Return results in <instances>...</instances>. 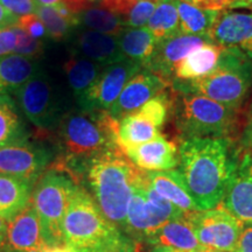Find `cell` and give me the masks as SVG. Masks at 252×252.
<instances>
[{
  "instance_id": "obj_20",
  "label": "cell",
  "mask_w": 252,
  "mask_h": 252,
  "mask_svg": "<svg viewBox=\"0 0 252 252\" xmlns=\"http://www.w3.org/2000/svg\"><path fill=\"white\" fill-rule=\"evenodd\" d=\"M71 53L89 59L103 67L125 59L119 48L118 37L98 32L78 28L71 36Z\"/></svg>"
},
{
  "instance_id": "obj_48",
  "label": "cell",
  "mask_w": 252,
  "mask_h": 252,
  "mask_svg": "<svg viewBox=\"0 0 252 252\" xmlns=\"http://www.w3.org/2000/svg\"><path fill=\"white\" fill-rule=\"evenodd\" d=\"M193 252H223V251H220V250H216V249L202 247V245H200V247H198L196 250H194Z\"/></svg>"
},
{
  "instance_id": "obj_8",
  "label": "cell",
  "mask_w": 252,
  "mask_h": 252,
  "mask_svg": "<svg viewBox=\"0 0 252 252\" xmlns=\"http://www.w3.org/2000/svg\"><path fill=\"white\" fill-rule=\"evenodd\" d=\"M185 215L184 212L151 187L146 172L143 171L132 193L124 230L132 237L147 241L167 222Z\"/></svg>"
},
{
  "instance_id": "obj_7",
  "label": "cell",
  "mask_w": 252,
  "mask_h": 252,
  "mask_svg": "<svg viewBox=\"0 0 252 252\" xmlns=\"http://www.w3.org/2000/svg\"><path fill=\"white\" fill-rule=\"evenodd\" d=\"M77 186L67 172L53 167L36 181L32 206L39 217L41 235L47 247L64 244L63 220Z\"/></svg>"
},
{
  "instance_id": "obj_10",
  "label": "cell",
  "mask_w": 252,
  "mask_h": 252,
  "mask_svg": "<svg viewBox=\"0 0 252 252\" xmlns=\"http://www.w3.org/2000/svg\"><path fill=\"white\" fill-rule=\"evenodd\" d=\"M14 93L19 108L42 134L59 125L64 116L54 84L45 72L39 71Z\"/></svg>"
},
{
  "instance_id": "obj_26",
  "label": "cell",
  "mask_w": 252,
  "mask_h": 252,
  "mask_svg": "<svg viewBox=\"0 0 252 252\" xmlns=\"http://www.w3.org/2000/svg\"><path fill=\"white\" fill-rule=\"evenodd\" d=\"M118 43L125 59L139 63L141 67L146 68L158 41L147 27L125 28L118 36Z\"/></svg>"
},
{
  "instance_id": "obj_23",
  "label": "cell",
  "mask_w": 252,
  "mask_h": 252,
  "mask_svg": "<svg viewBox=\"0 0 252 252\" xmlns=\"http://www.w3.org/2000/svg\"><path fill=\"white\" fill-rule=\"evenodd\" d=\"M34 184L23 179L0 174V216L7 222L31 203Z\"/></svg>"
},
{
  "instance_id": "obj_34",
  "label": "cell",
  "mask_w": 252,
  "mask_h": 252,
  "mask_svg": "<svg viewBox=\"0 0 252 252\" xmlns=\"http://www.w3.org/2000/svg\"><path fill=\"white\" fill-rule=\"evenodd\" d=\"M43 47H45V41L33 39L17 26V45L14 48L15 54L36 60L43 54Z\"/></svg>"
},
{
  "instance_id": "obj_44",
  "label": "cell",
  "mask_w": 252,
  "mask_h": 252,
  "mask_svg": "<svg viewBox=\"0 0 252 252\" xmlns=\"http://www.w3.org/2000/svg\"><path fill=\"white\" fill-rule=\"evenodd\" d=\"M7 226H8L7 220L0 216V245H1L2 242L5 241L6 232H7Z\"/></svg>"
},
{
  "instance_id": "obj_31",
  "label": "cell",
  "mask_w": 252,
  "mask_h": 252,
  "mask_svg": "<svg viewBox=\"0 0 252 252\" xmlns=\"http://www.w3.org/2000/svg\"><path fill=\"white\" fill-rule=\"evenodd\" d=\"M80 28L118 37L125 31L124 19L99 6H91L78 14Z\"/></svg>"
},
{
  "instance_id": "obj_1",
  "label": "cell",
  "mask_w": 252,
  "mask_h": 252,
  "mask_svg": "<svg viewBox=\"0 0 252 252\" xmlns=\"http://www.w3.org/2000/svg\"><path fill=\"white\" fill-rule=\"evenodd\" d=\"M232 139L195 138L179 147V172L200 210L219 207L237 166Z\"/></svg>"
},
{
  "instance_id": "obj_18",
  "label": "cell",
  "mask_w": 252,
  "mask_h": 252,
  "mask_svg": "<svg viewBox=\"0 0 252 252\" xmlns=\"http://www.w3.org/2000/svg\"><path fill=\"white\" fill-rule=\"evenodd\" d=\"M209 37L223 48H238L252 54V12H220Z\"/></svg>"
},
{
  "instance_id": "obj_39",
  "label": "cell",
  "mask_w": 252,
  "mask_h": 252,
  "mask_svg": "<svg viewBox=\"0 0 252 252\" xmlns=\"http://www.w3.org/2000/svg\"><path fill=\"white\" fill-rule=\"evenodd\" d=\"M184 1L195 6V7L220 12L232 6V0H184Z\"/></svg>"
},
{
  "instance_id": "obj_3",
  "label": "cell",
  "mask_w": 252,
  "mask_h": 252,
  "mask_svg": "<svg viewBox=\"0 0 252 252\" xmlns=\"http://www.w3.org/2000/svg\"><path fill=\"white\" fill-rule=\"evenodd\" d=\"M141 174L143 171L117 147L87 160L81 181L86 180L91 196L108 220L124 229L132 193Z\"/></svg>"
},
{
  "instance_id": "obj_14",
  "label": "cell",
  "mask_w": 252,
  "mask_h": 252,
  "mask_svg": "<svg viewBox=\"0 0 252 252\" xmlns=\"http://www.w3.org/2000/svg\"><path fill=\"white\" fill-rule=\"evenodd\" d=\"M222 206L245 225H252V153H239Z\"/></svg>"
},
{
  "instance_id": "obj_50",
  "label": "cell",
  "mask_w": 252,
  "mask_h": 252,
  "mask_svg": "<svg viewBox=\"0 0 252 252\" xmlns=\"http://www.w3.org/2000/svg\"><path fill=\"white\" fill-rule=\"evenodd\" d=\"M250 113H252V105H251V110H250Z\"/></svg>"
},
{
  "instance_id": "obj_27",
  "label": "cell",
  "mask_w": 252,
  "mask_h": 252,
  "mask_svg": "<svg viewBox=\"0 0 252 252\" xmlns=\"http://www.w3.org/2000/svg\"><path fill=\"white\" fill-rule=\"evenodd\" d=\"M37 72L36 60L18 54L0 56V94L14 93Z\"/></svg>"
},
{
  "instance_id": "obj_37",
  "label": "cell",
  "mask_w": 252,
  "mask_h": 252,
  "mask_svg": "<svg viewBox=\"0 0 252 252\" xmlns=\"http://www.w3.org/2000/svg\"><path fill=\"white\" fill-rule=\"evenodd\" d=\"M137 1L138 0H100L98 4L99 7L118 15L125 21V18L127 17Z\"/></svg>"
},
{
  "instance_id": "obj_17",
  "label": "cell",
  "mask_w": 252,
  "mask_h": 252,
  "mask_svg": "<svg viewBox=\"0 0 252 252\" xmlns=\"http://www.w3.org/2000/svg\"><path fill=\"white\" fill-rule=\"evenodd\" d=\"M47 245L41 235L40 220L32 203L9 220L0 252H42Z\"/></svg>"
},
{
  "instance_id": "obj_45",
  "label": "cell",
  "mask_w": 252,
  "mask_h": 252,
  "mask_svg": "<svg viewBox=\"0 0 252 252\" xmlns=\"http://www.w3.org/2000/svg\"><path fill=\"white\" fill-rule=\"evenodd\" d=\"M231 7H250L252 8V0H232Z\"/></svg>"
},
{
  "instance_id": "obj_19",
  "label": "cell",
  "mask_w": 252,
  "mask_h": 252,
  "mask_svg": "<svg viewBox=\"0 0 252 252\" xmlns=\"http://www.w3.org/2000/svg\"><path fill=\"white\" fill-rule=\"evenodd\" d=\"M122 151L141 171H171L179 165L178 145L174 141L166 139L163 135L149 143L127 147Z\"/></svg>"
},
{
  "instance_id": "obj_25",
  "label": "cell",
  "mask_w": 252,
  "mask_h": 252,
  "mask_svg": "<svg viewBox=\"0 0 252 252\" xmlns=\"http://www.w3.org/2000/svg\"><path fill=\"white\" fill-rule=\"evenodd\" d=\"M147 243L154 247L174 248L179 250L193 252L200 247L193 229L186 215L181 219L169 220L147 238Z\"/></svg>"
},
{
  "instance_id": "obj_15",
  "label": "cell",
  "mask_w": 252,
  "mask_h": 252,
  "mask_svg": "<svg viewBox=\"0 0 252 252\" xmlns=\"http://www.w3.org/2000/svg\"><path fill=\"white\" fill-rule=\"evenodd\" d=\"M171 84L154 72L141 69L128 81L115 104L109 109V115L116 121H121L128 113L135 111L157 94L168 89Z\"/></svg>"
},
{
  "instance_id": "obj_49",
  "label": "cell",
  "mask_w": 252,
  "mask_h": 252,
  "mask_svg": "<svg viewBox=\"0 0 252 252\" xmlns=\"http://www.w3.org/2000/svg\"><path fill=\"white\" fill-rule=\"evenodd\" d=\"M86 1L88 2V4H89V5H91V6H94V2H99L100 1V0H86Z\"/></svg>"
},
{
  "instance_id": "obj_5",
  "label": "cell",
  "mask_w": 252,
  "mask_h": 252,
  "mask_svg": "<svg viewBox=\"0 0 252 252\" xmlns=\"http://www.w3.org/2000/svg\"><path fill=\"white\" fill-rule=\"evenodd\" d=\"M252 88V54L238 48H224L212 74L194 82H173L172 90L195 94L241 109Z\"/></svg>"
},
{
  "instance_id": "obj_29",
  "label": "cell",
  "mask_w": 252,
  "mask_h": 252,
  "mask_svg": "<svg viewBox=\"0 0 252 252\" xmlns=\"http://www.w3.org/2000/svg\"><path fill=\"white\" fill-rule=\"evenodd\" d=\"M176 7L180 19L181 33L210 40V32L219 18L220 11L195 7L184 0H176Z\"/></svg>"
},
{
  "instance_id": "obj_2",
  "label": "cell",
  "mask_w": 252,
  "mask_h": 252,
  "mask_svg": "<svg viewBox=\"0 0 252 252\" xmlns=\"http://www.w3.org/2000/svg\"><path fill=\"white\" fill-rule=\"evenodd\" d=\"M119 122L108 111H70L58 125V145L61 156L53 168L67 172L77 184L87 160L117 149Z\"/></svg>"
},
{
  "instance_id": "obj_22",
  "label": "cell",
  "mask_w": 252,
  "mask_h": 252,
  "mask_svg": "<svg viewBox=\"0 0 252 252\" xmlns=\"http://www.w3.org/2000/svg\"><path fill=\"white\" fill-rule=\"evenodd\" d=\"M146 176L151 187L160 196L179 208L181 212L189 214L200 210L179 171L171 169V171L162 172H146Z\"/></svg>"
},
{
  "instance_id": "obj_33",
  "label": "cell",
  "mask_w": 252,
  "mask_h": 252,
  "mask_svg": "<svg viewBox=\"0 0 252 252\" xmlns=\"http://www.w3.org/2000/svg\"><path fill=\"white\" fill-rule=\"evenodd\" d=\"M160 0H138L125 18L126 28H141L149 24Z\"/></svg>"
},
{
  "instance_id": "obj_21",
  "label": "cell",
  "mask_w": 252,
  "mask_h": 252,
  "mask_svg": "<svg viewBox=\"0 0 252 252\" xmlns=\"http://www.w3.org/2000/svg\"><path fill=\"white\" fill-rule=\"evenodd\" d=\"M223 49V47L212 42L194 48L176 64L172 83L194 82L212 74L219 64Z\"/></svg>"
},
{
  "instance_id": "obj_24",
  "label": "cell",
  "mask_w": 252,
  "mask_h": 252,
  "mask_svg": "<svg viewBox=\"0 0 252 252\" xmlns=\"http://www.w3.org/2000/svg\"><path fill=\"white\" fill-rule=\"evenodd\" d=\"M35 14L45 25L47 36L58 42L70 40L72 34L80 28L78 14L74 13L63 4L56 6L39 5Z\"/></svg>"
},
{
  "instance_id": "obj_6",
  "label": "cell",
  "mask_w": 252,
  "mask_h": 252,
  "mask_svg": "<svg viewBox=\"0 0 252 252\" xmlns=\"http://www.w3.org/2000/svg\"><path fill=\"white\" fill-rule=\"evenodd\" d=\"M173 94L171 115L182 141L195 138L232 139L241 130V109L229 108L201 94Z\"/></svg>"
},
{
  "instance_id": "obj_28",
  "label": "cell",
  "mask_w": 252,
  "mask_h": 252,
  "mask_svg": "<svg viewBox=\"0 0 252 252\" xmlns=\"http://www.w3.org/2000/svg\"><path fill=\"white\" fill-rule=\"evenodd\" d=\"M63 69H64L69 86L77 100L96 82L104 67L89 59L71 53L67 61L64 62Z\"/></svg>"
},
{
  "instance_id": "obj_16",
  "label": "cell",
  "mask_w": 252,
  "mask_h": 252,
  "mask_svg": "<svg viewBox=\"0 0 252 252\" xmlns=\"http://www.w3.org/2000/svg\"><path fill=\"white\" fill-rule=\"evenodd\" d=\"M208 42H212V41L206 37L188 35L184 33H178L167 37L157 43L152 58L147 67L144 69L154 72L171 84L176 64L181 60H184L194 48Z\"/></svg>"
},
{
  "instance_id": "obj_35",
  "label": "cell",
  "mask_w": 252,
  "mask_h": 252,
  "mask_svg": "<svg viewBox=\"0 0 252 252\" xmlns=\"http://www.w3.org/2000/svg\"><path fill=\"white\" fill-rule=\"evenodd\" d=\"M17 26L23 30L25 33L36 40H42L47 35V31L45 25L40 20L36 14L25 15L18 19Z\"/></svg>"
},
{
  "instance_id": "obj_32",
  "label": "cell",
  "mask_w": 252,
  "mask_h": 252,
  "mask_svg": "<svg viewBox=\"0 0 252 252\" xmlns=\"http://www.w3.org/2000/svg\"><path fill=\"white\" fill-rule=\"evenodd\" d=\"M147 28L152 32L158 42L181 33L176 0H160L147 24Z\"/></svg>"
},
{
  "instance_id": "obj_4",
  "label": "cell",
  "mask_w": 252,
  "mask_h": 252,
  "mask_svg": "<svg viewBox=\"0 0 252 252\" xmlns=\"http://www.w3.org/2000/svg\"><path fill=\"white\" fill-rule=\"evenodd\" d=\"M63 234L64 243L76 252H135L130 237L108 220L81 185L69 202Z\"/></svg>"
},
{
  "instance_id": "obj_41",
  "label": "cell",
  "mask_w": 252,
  "mask_h": 252,
  "mask_svg": "<svg viewBox=\"0 0 252 252\" xmlns=\"http://www.w3.org/2000/svg\"><path fill=\"white\" fill-rule=\"evenodd\" d=\"M242 137H243L242 138V146L245 147V151L252 153V113L249 116Z\"/></svg>"
},
{
  "instance_id": "obj_38",
  "label": "cell",
  "mask_w": 252,
  "mask_h": 252,
  "mask_svg": "<svg viewBox=\"0 0 252 252\" xmlns=\"http://www.w3.org/2000/svg\"><path fill=\"white\" fill-rule=\"evenodd\" d=\"M17 45V26H9L0 30V56L9 55L14 52Z\"/></svg>"
},
{
  "instance_id": "obj_40",
  "label": "cell",
  "mask_w": 252,
  "mask_h": 252,
  "mask_svg": "<svg viewBox=\"0 0 252 252\" xmlns=\"http://www.w3.org/2000/svg\"><path fill=\"white\" fill-rule=\"evenodd\" d=\"M232 252H252V225L244 226Z\"/></svg>"
},
{
  "instance_id": "obj_47",
  "label": "cell",
  "mask_w": 252,
  "mask_h": 252,
  "mask_svg": "<svg viewBox=\"0 0 252 252\" xmlns=\"http://www.w3.org/2000/svg\"><path fill=\"white\" fill-rule=\"evenodd\" d=\"M151 252H189V251H184V250H179V249L167 248V247H154L153 250Z\"/></svg>"
},
{
  "instance_id": "obj_13",
  "label": "cell",
  "mask_w": 252,
  "mask_h": 252,
  "mask_svg": "<svg viewBox=\"0 0 252 252\" xmlns=\"http://www.w3.org/2000/svg\"><path fill=\"white\" fill-rule=\"evenodd\" d=\"M55 153L45 144L26 143L0 149V174L36 184L40 176L52 166Z\"/></svg>"
},
{
  "instance_id": "obj_30",
  "label": "cell",
  "mask_w": 252,
  "mask_h": 252,
  "mask_svg": "<svg viewBox=\"0 0 252 252\" xmlns=\"http://www.w3.org/2000/svg\"><path fill=\"white\" fill-rule=\"evenodd\" d=\"M28 141V130L17 105L6 94H0V149Z\"/></svg>"
},
{
  "instance_id": "obj_36",
  "label": "cell",
  "mask_w": 252,
  "mask_h": 252,
  "mask_svg": "<svg viewBox=\"0 0 252 252\" xmlns=\"http://www.w3.org/2000/svg\"><path fill=\"white\" fill-rule=\"evenodd\" d=\"M0 4L15 18L35 14L39 4L36 0H0Z\"/></svg>"
},
{
  "instance_id": "obj_9",
  "label": "cell",
  "mask_w": 252,
  "mask_h": 252,
  "mask_svg": "<svg viewBox=\"0 0 252 252\" xmlns=\"http://www.w3.org/2000/svg\"><path fill=\"white\" fill-rule=\"evenodd\" d=\"M174 94L165 90L119 121L117 143L121 150L149 143L161 134L172 113Z\"/></svg>"
},
{
  "instance_id": "obj_46",
  "label": "cell",
  "mask_w": 252,
  "mask_h": 252,
  "mask_svg": "<svg viewBox=\"0 0 252 252\" xmlns=\"http://www.w3.org/2000/svg\"><path fill=\"white\" fill-rule=\"evenodd\" d=\"M64 0H36V2L41 6H56L63 4Z\"/></svg>"
},
{
  "instance_id": "obj_43",
  "label": "cell",
  "mask_w": 252,
  "mask_h": 252,
  "mask_svg": "<svg viewBox=\"0 0 252 252\" xmlns=\"http://www.w3.org/2000/svg\"><path fill=\"white\" fill-rule=\"evenodd\" d=\"M42 252H76L74 249L68 247L67 244L58 245V247H46Z\"/></svg>"
},
{
  "instance_id": "obj_42",
  "label": "cell",
  "mask_w": 252,
  "mask_h": 252,
  "mask_svg": "<svg viewBox=\"0 0 252 252\" xmlns=\"http://www.w3.org/2000/svg\"><path fill=\"white\" fill-rule=\"evenodd\" d=\"M17 21L18 18L12 15L4 6L0 4V30L9 26H13V25L17 24Z\"/></svg>"
},
{
  "instance_id": "obj_12",
  "label": "cell",
  "mask_w": 252,
  "mask_h": 252,
  "mask_svg": "<svg viewBox=\"0 0 252 252\" xmlns=\"http://www.w3.org/2000/svg\"><path fill=\"white\" fill-rule=\"evenodd\" d=\"M144 69L139 63L123 59L122 61L104 67L96 82L81 98L77 99L83 111H109L128 81Z\"/></svg>"
},
{
  "instance_id": "obj_11",
  "label": "cell",
  "mask_w": 252,
  "mask_h": 252,
  "mask_svg": "<svg viewBox=\"0 0 252 252\" xmlns=\"http://www.w3.org/2000/svg\"><path fill=\"white\" fill-rule=\"evenodd\" d=\"M186 219L200 245L223 252L235 250L239 235L244 228L243 223L222 206L186 214Z\"/></svg>"
}]
</instances>
